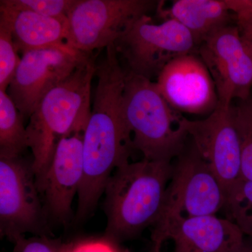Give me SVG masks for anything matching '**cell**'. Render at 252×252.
Returning a JSON list of instances; mask_svg holds the SVG:
<instances>
[{"label":"cell","mask_w":252,"mask_h":252,"mask_svg":"<svg viewBox=\"0 0 252 252\" xmlns=\"http://www.w3.org/2000/svg\"><path fill=\"white\" fill-rule=\"evenodd\" d=\"M232 111L241 149V180L252 181V99L232 104Z\"/></svg>","instance_id":"obj_18"},{"label":"cell","mask_w":252,"mask_h":252,"mask_svg":"<svg viewBox=\"0 0 252 252\" xmlns=\"http://www.w3.org/2000/svg\"><path fill=\"white\" fill-rule=\"evenodd\" d=\"M24 120L7 93L0 91V158L20 157L28 148Z\"/></svg>","instance_id":"obj_16"},{"label":"cell","mask_w":252,"mask_h":252,"mask_svg":"<svg viewBox=\"0 0 252 252\" xmlns=\"http://www.w3.org/2000/svg\"><path fill=\"white\" fill-rule=\"evenodd\" d=\"M156 84L162 97L177 112L210 114L218 106L215 83L198 54L185 55L169 63Z\"/></svg>","instance_id":"obj_12"},{"label":"cell","mask_w":252,"mask_h":252,"mask_svg":"<svg viewBox=\"0 0 252 252\" xmlns=\"http://www.w3.org/2000/svg\"><path fill=\"white\" fill-rule=\"evenodd\" d=\"M12 252H65L67 243L50 235L21 236L13 243Z\"/></svg>","instance_id":"obj_21"},{"label":"cell","mask_w":252,"mask_h":252,"mask_svg":"<svg viewBox=\"0 0 252 252\" xmlns=\"http://www.w3.org/2000/svg\"><path fill=\"white\" fill-rule=\"evenodd\" d=\"M18 53L11 28L0 19V91L6 92L12 81L21 59Z\"/></svg>","instance_id":"obj_19"},{"label":"cell","mask_w":252,"mask_h":252,"mask_svg":"<svg viewBox=\"0 0 252 252\" xmlns=\"http://www.w3.org/2000/svg\"><path fill=\"white\" fill-rule=\"evenodd\" d=\"M65 252H127L123 250L119 243L105 236L78 240L67 243Z\"/></svg>","instance_id":"obj_22"},{"label":"cell","mask_w":252,"mask_h":252,"mask_svg":"<svg viewBox=\"0 0 252 252\" xmlns=\"http://www.w3.org/2000/svg\"><path fill=\"white\" fill-rule=\"evenodd\" d=\"M225 203L224 190L216 175L193 144L186 146L172 162L161 211L152 225L151 252H161L162 235L172 222L217 215Z\"/></svg>","instance_id":"obj_4"},{"label":"cell","mask_w":252,"mask_h":252,"mask_svg":"<svg viewBox=\"0 0 252 252\" xmlns=\"http://www.w3.org/2000/svg\"><path fill=\"white\" fill-rule=\"evenodd\" d=\"M86 129L64 136L57 144L45 172L36 179L50 220L65 225L72 215V203L84 176L83 145Z\"/></svg>","instance_id":"obj_11"},{"label":"cell","mask_w":252,"mask_h":252,"mask_svg":"<svg viewBox=\"0 0 252 252\" xmlns=\"http://www.w3.org/2000/svg\"><path fill=\"white\" fill-rule=\"evenodd\" d=\"M152 0H78L67 15L66 43L83 52L114 44L144 15L157 9Z\"/></svg>","instance_id":"obj_7"},{"label":"cell","mask_w":252,"mask_h":252,"mask_svg":"<svg viewBox=\"0 0 252 252\" xmlns=\"http://www.w3.org/2000/svg\"><path fill=\"white\" fill-rule=\"evenodd\" d=\"M215 83L218 105L228 108L234 99L246 100L252 88V55L238 26L220 28L198 48Z\"/></svg>","instance_id":"obj_9"},{"label":"cell","mask_w":252,"mask_h":252,"mask_svg":"<svg viewBox=\"0 0 252 252\" xmlns=\"http://www.w3.org/2000/svg\"><path fill=\"white\" fill-rule=\"evenodd\" d=\"M162 2L159 1L157 8L160 17L175 20L185 26L191 33L198 48L215 32L230 25L232 14H234L230 0H177L167 9Z\"/></svg>","instance_id":"obj_15"},{"label":"cell","mask_w":252,"mask_h":252,"mask_svg":"<svg viewBox=\"0 0 252 252\" xmlns=\"http://www.w3.org/2000/svg\"><path fill=\"white\" fill-rule=\"evenodd\" d=\"M223 211L245 236L252 237V181L238 182L225 200Z\"/></svg>","instance_id":"obj_17"},{"label":"cell","mask_w":252,"mask_h":252,"mask_svg":"<svg viewBox=\"0 0 252 252\" xmlns=\"http://www.w3.org/2000/svg\"><path fill=\"white\" fill-rule=\"evenodd\" d=\"M235 20L244 39H252V7L236 15Z\"/></svg>","instance_id":"obj_23"},{"label":"cell","mask_w":252,"mask_h":252,"mask_svg":"<svg viewBox=\"0 0 252 252\" xmlns=\"http://www.w3.org/2000/svg\"><path fill=\"white\" fill-rule=\"evenodd\" d=\"M244 237L232 220L212 215L175 220L162 235L160 245L172 240L173 252H233Z\"/></svg>","instance_id":"obj_13"},{"label":"cell","mask_w":252,"mask_h":252,"mask_svg":"<svg viewBox=\"0 0 252 252\" xmlns=\"http://www.w3.org/2000/svg\"><path fill=\"white\" fill-rule=\"evenodd\" d=\"M180 124L220 181L226 200L242 179L241 149L232 105L228 108L217 106L203 120H189L182 116Z\"/></svg>","instance_id":"obj_10"},{"label":"cell","mask_w":252,"mask_h":252,"mask_svg":"<svg viewBox=\"0 0 252 252\" xmlns=\"http://www.w3.org/2000/svg\"><path fill=\"white\" fill-rule=\"evenodd\" d=\"M172 172V162L144 158L118 167L104 192V236L120 244L152 227L161 211Z\"/></svg>","instance_id":"obj_1"},{"label":"cell","mask_w":252,"mask_h":252,"mask_svg":"<svg viewBox=\"0 0 252 252\" xmlns=\"http://www.w3.org/2000/svg\"><path fill=\"white\" fill-rule=\"evenodd\" d=\"M15 9L32 11L36 14L61 18L67 16L78 0H5Z\"/></svg>","instance_id":"obj_20"},{"label":"cell","mask_w":252,"mask_h":252,"mask_svg":"<svg viewBox=\"0 0 252 252\" xmlns=\"http://www.w3.org/2000/svg\"><path fill=\"white\" fill-rule=\"evenodd\" d=\"M244 39V38H243ZM245 41H246L247 44H248V45L249 46V48H250V51H251L252 55V39H245Z\"/></svg>","instance_id":"obj_25"},{"label":"cell","mask_w":252,"mask_h":252,"mask_svg":"<svg viewBox=\"0 0 252 252\" xmlns=\"http://www.w3.org/2000/svg\"><path fill=\"white\" fill-rule=\"evenodd\" d=\"M0 19L9 25L15 44L22 54L32 50L64 44L67 40V16L49 17L15 9L5 0H1Z\"/></svg>","instance_id":"obj_14"},{"label":"cell","mask_w":252,"mask_h":252,"mask_svg":"<svg viewBox=\"0 0 252 252\" xmlns=\"http://www.w3.org/2000/svg\"><path fill=\"white\" fill-rule=\"evenodd\" d=\"M97 65L94 57L78 67L41 99L26 126L36 179L49 166L59 141L86 129L91 116V83Z\"/></svg>","instance_id":"obj_2"},{"label":"cell","mask_w":252,"mask_h":252,"mask_svg":"<svg viewBox=\"0 0 252 252\" xmlns=\"http://www.w3.org/2000/svg\"><path fill=\"white\" fill-rule=\"evenodd\" d=\"M125 72L124 114L132 149L146 160L172 162L183 152L189 137L180 124L182 116L167 103L156 82Z\"/></svg>","instance_id":"obj_3"},{"label":"cell","mask_w":252,"mask_h":252,"mask_svg":"<svg viewBox=\"0 0 252 252\" xmlns=\"http://www.w3.org/2000/svg\"><path fill=\"white\" fill-rule=\"evenodd\" d=\"M124 69L152 80L174 59L185 55L198 54L193 35L175 20H164L154 24L144 15L127 33L114 43Z\"/></svg>","instance_id":"obj_5"},{"label":"cell","mask_w":252,"mask_h":252,"mask_svg":"<svg viewBox=\"0 0 252 252\" xmlns=\"http://www.w3.org/2000/svg\"><path fill=\"white\" fill-rule=\"evenodd\" d=\"M49 220L32 160L0 158L1 238L13 243L28 233L51 236Z\"/></svg>","instance_id":"obj_6"},{"label":"cell","mask_w":252,"mask_h":252,"mask_svg":"<svg viewBox=\"0 0 252 252\" xmlns=\"http://www.w3.org/2000/svg\"><path fill=\"white\" fill-rule=\"evenodd\" d=\"M91 58L67 43L27 51L6 93L23 117L30 118L50 91Z\"/></svg>","instance_id":"obj_8"},{"label":"cell","mask_w":252,"mask_h":252,"mask_svg":"<svg viewBox=\"0 0 252 252\" xmlns=\"http://www.w3.org/2000/svg\"><path fill=\"white\" fill-rule=\"evenodd\" d=\"M233 252H252V237H244L242 243Z\"/></svg>","instance_id":"obj_24"}]
</instances>
